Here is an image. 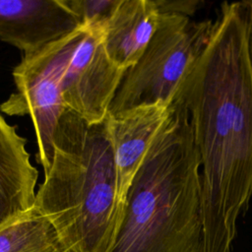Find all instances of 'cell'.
I'll return each mask as SVG.
<instances>
[{"label":"cell","instance_id":"8992f818","mask_svg":"<svg viewBox=\"0 0 252 252\" xmlns=\"http://www.w3.org/2000/svg\"><path fill=\"white\" fill-rule=\"evenodd\" d=\"M125 71L109 58L104 48L103 27H88L63 74L66 109L91 124L103 122Z\"/></svg>","mask_w":252,"mask_h":252},{"label":"cell","instance_id":"5bb4252c","mask_svg":"<svg viewBox=\"0 0 252 252\" xmlns=\"http://www.w3.org/2000/svg\"><path fill=\"white\" fill-rule=\"evenodd\" d=\"M249 42L252 58V1H249Z\"/></svg>","mask_w":252,"mask_h":252},{"label":"cell","instance_id":"5b68a950","mask_svg":"<svg viewBox=\"0 0 252 252\" xmlns=\"http://www.w3.org/2000/svg\"><path fill=\"white\" fill-rule=\"evenodd\" d=\"M87 31L88 27L82 26L35 52L24 54L13 69L16 91L0 104V110L7 115L31 117L36 139V160L44 174L50 168L54 134L66 110L62 96L63 74Z\"/></svg>","mask_w":252,"mask_h":252},{"label":"cell","instance_id":"6da1fadb","mask_svg":"<svg viewBox=\"0 0 252 252\" xmlns=\"http://www.w3.org/2000/svg\"><path fill=\"white\" fill-rule=\"evenodd\" d=\"M173 100L186 108L200 158L203 252H231L252 201L249 1L220 5L210 41Z\"/></svg>","mask_w":252,"mask_h":252},{"label":"cell","instance_id":"52a82bcc","mask_svg":"<svg viewBox=\"0 0 252 252\" xmlns=\"http://www.w3.org/2000/svg\"><path fill=\"white\" fill-rule=\"evenodd\" d=\"M82 27L64 0H0V40L25 54Z\"/></svg>","mask_w":252,"mask_h":252},{"label":"cell","instance_id":"9c48e42d","mask_svg":"<svg viewBox=\"0 0 252 252\" xmlns=\"http://www.w3.org/2000/svg\"><path fill=\"white\" fill-rule=\"evenodd\" d=\"M37 177L27 140L0 112V226L34 206Z\"/></svg>","mask_w":252,"mask_h":252},{"label":"cell","instance_id":"7a4b0ae2","mask_svg":"<svg viewBox=\"0 0 252 252\" xmlns=\"http://www.w3.org/2000/svg\"><path fill=\"white\" fill-rule=\"evenodd\" d=\"M109 252H203L200 158L179 101L131 183Z\"/></svg>","mask_w":252,"mask_h":252},{"label":"cell","instance_id":"277c9868","mask_svg":"<svg viewBox=\"0 0 252 252\" xmlns=\"http://www.w3.org/2000/svg\"><path fill=\"white\" fill-rule=\"evenodd\" d=\"M214 28L215 21L209 19L196 21L179 13H160L144 53L125 71L108 114L144 104L171 103L208 45Z\"/></svg>","mask_w":252,"mask_h":252},{"label":"cell","instance_id":"8fae6325","mask_svg":"<svg viewBox=\"0 0 252 252\" xmlns=\"http://www.w3.org/2000/svg\"><path fill=\"white\" fill-rule=\"evenodd\" d=\"M0 252H63L46 218L33 206L0 226Z\"/></svg>","mask_w":252,"mask_h":252},{"label":"cell","instance_id":"30bf717a","mask_svg":"<svg viewBox=\"0 0 252 252\" xmlns=\"http://www.w3.org/2000/svg\"><path fill=\"white\" fill-rule=\"evenodd\" d=\"M159 15L156 0H120L103 27L109 58L125 70L136 64L158 28Z\"/></svg>","mask_w":252,"mask_h":252},{"label":"cell","instance_id":"3957f363","mask_svg":"<svg viewBox=\"0 0 252 252\" xmlns=\"http://www.w3.org/2000/svg\"><path fill=\"white\" fill-rule=\"evenodd\" d=\"M53 158L34 207L52 225L63 252H109L124 205L116 186L105 120L91 124L66 109L53 139Z\"/></svg>","mask_w":252,"mask_h":252},{"label":"cell","instance_id":"7c38bea8","mask_svg":"<svg viewBox=\"0 0 252 252\" xmlns=\"http://www.w3.org/2000/svg\"><path fill=\"white\" fill-rule=\"evenodd\" d=\"M82 26L104 27L120 0H64Z\"/></svg>","mask_w":252,"mask_h":252},{"label":"cell","instance_id":"ba28073f","mask_svg":"<svg viewBox=\"0 0 252 252\" xmlns=\"http://www.w3.org/2000/svg\"><path fill=\"white\" fill-rule=\"evenodd\" d=\"M170 111L171 103L156 102L106 116L116 169L117 194L123 205L136 173Z\"/></svg>","mask_w":252,"mask_h":252},{"label":"cell","instance_id":"4fadbf2b","mask_svg":"<svg viewBox=\"0 0 252 252\" xmlns=\"http://www.w3.org/2000/svg\"><path fill=\"white\" fill-rule=\"evenodd\" d=\"M160 13L174 12L190 16L197 10L198 2L196 1H169V0H156Z\"/></svg>","mask_w":252,"mask_h":252}]
</instances>
